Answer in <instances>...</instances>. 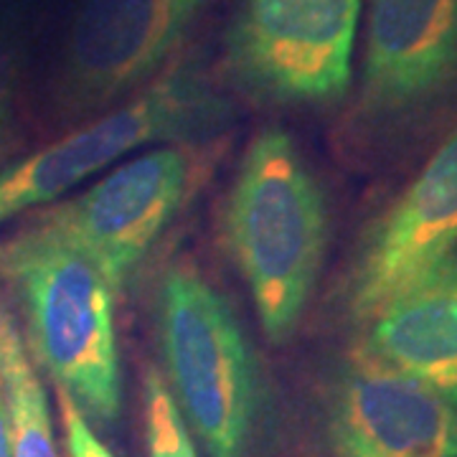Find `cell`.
Listing matches in <instances>:
<instances>
[{"instance_id": "9", "label": "cell", "mask_w": 457, "mask_h": 457, "mask_svg": "<svg viewBox=\"0 0 457 457\" xmlns=\"http://www.w3.org/2000/svg\"><path fill=\"white\" fill-rule=\"evenodd\" d=\"M457 249V128L414 179L361 228L333 290V311L356 333L394 295Z\"/></svg>"}, {"instance_id": "2", "label": "cell", "mask_w": 457, "mask_h": 457, "mask_svg": "<svg viewBox=\"0 0 457 457\" xmlns=\"http://www.w3.org/2000/svg\"><path fill=\"white\" fill-rule=\"evenodd\" d=\"M457 128V0H369L363 54L338 143L392 168Z\"/></svg>"}, {"instance_id": "14", "label": "cell", "mask_w": 457, "mask_h": 457, "mask_svg": "<svg viewBox=\"0 0 457 457\" xmlns=\"http://www.w3.org/2000/svg\"><path fill=\"white\" fill-rule=\"evenodd\" d=\"M18 84H21V49L16 33L0 18V168L16 143Z\"/></svg>"}, {"instance_id": "11", "label": "cell", "mask_w": 457, "mask_h": 457, "mask_svg": "<svg viewBox=\"0 0 457 457\" xmlns=\"http://www.w3.org/2000/svg\"><path fill=\"white\" fill-rule=\"evenodd\" d=\"M351 343L457 409V249L351 333Z\"/></svg>"}, {"instance_id": "3", "label": "cell", "mask_w": 457, "mask_h": 457, "mask_svg": "<svg viewBox=\"0 0 457 457\" xmlns=\"http://www.w3.org/2000/svg\"><path fill=\"white\" fill-rule=\"evenodd\" d=\"M163 381L209 457H254L267 417L257 348L224 290L194 262L165 267L153 295Z\"/></svg>"}, {"instance_id": "10", "label": "cell", "mask_w": 457, "mask_h": 457, "mask_svg": "<svg viewBox=\"0 0 457 457\" xmlns=\"http://www.w3.org/2000/svg\"><path fill=\"white\" fill-rule=\"evenodd\" d=\"M209 0H79L66 33L59 102L92 120L158 79Z\"/></svg>"}, {"instance_id": "12", "label": "cell", "mask_w": 457, "mask_h": 457, "mask_svg": "<svg viewBox=\"0 0 457 457\" xmlns=\"http://www.w3.org/2000/svg\"><path fill=\"white\" fill-rule=\"evenodd\" d=\"M0 386L8 407L13 457H62L38 369L13 315L0 305Z\"/></svg>"}, {"instance_id": "17", "label": "cell", "mask_w": 457, "mask_h": 457, "mask_svg": "<svg viewBox=\"0 0 457 457\" xmlns=\"http://www.w3.org/2000/svg\"><path fill=\"white\" fill-rule=\"evenodd\" d=\"M0 3H5V0H0Z\"/></svg>"}, {"instance_id": "7", "label": "cell", "mask_w": 457, "mask_h": 457, "mask_svg": "<svg viewBox=\"0 0 457 457\" xmlns=\"http://www.w3.org/2000/svg\"><path fill=\"white\" fill-rule=\"evenodd\" d=\"M363 0H239L224 33L227 79L267 110H328L353 87Z\"/></svg>"}, {"instance_id": "1", "label": "cell", "mask_w": 457, "mask_h": 457, "mask_svg": "<svg viewBox=\"0 0 457 457\" xmlns=\"http://www.w3.org/2000/svg\"><path fill=\"white\" fill-rule=\"evenodd\" d=\"M219 231L264 338L290 343L326 267L330 212L323 183L285 128L267 125L249 140L221 204Z\"/></svg>"}, {"instance_id": "8", "label": "cell", "mask_w": 457, "mask_h": 457, "mask_svg": "<svg viewBox=\"0 0 457 457\" xmlns=\"http://www.w3.org/2000/svg\"><path fill=\"white\" fill-rule=\"evenodd\" d=\"M318 457H457V409L348 343L311 394Z\"/></svg>"}, {"instance_id": "13", "label": "cell", "mask_w": 457, "mask_h": 457, "mask_svg": "<svg viewBox=\"0 0 457 457\" xmlns=\"http://www.w3.org/2000/svg\"><path fill=\"white\" fill-rule=\"evenodd\" d=\"M145 396L147 450L150 457H198L196 442L180 417L173 396L165 386L163 374L150 369L143 384Z\"/></svg>"}, {"instance_id": "5", "label": "cell", "mask_w": 457, "mask_h": 457, "mask_svg": "<svg viewBox=\"0 0 457 457\" xmlns=\"http://www.w3.org/2000/svg\"><path fill=\"white\" fill-rule=\"evenodd\" d=\"M231 104L196 62H173L158 79L62 140L0 168V228L79 191L135 153L165 143H209Z\"/></svg>"}, {"instance_id": "15", "label": "cell", "mask_w": 457, "mask_h": 457, "mask_svg": "<svg viewBox=\"0 0 457 457\" xmlns=\"http://www.w3.org/2000/svg\"><path fill=\"white\" fill-rule=\"evenodd\" d=\"M56 404H59V417H62L64 445L69 457H117L102 442L97 429L89 425V420L79 411V407L62 389H56Z\"/></svg>"}, {"instance_id": "16", "label": "cell", "mask_w": 457, "mask_h": 457, "mask_svg": "<svg viewBox=\"0 0 457 457\" xmlns=\"http://www.w3.org/2000/svg\"><path fill=\"white\" fill-rule=\"evenodd\" d=\"M0 457H13L11 453V425H8V407L0 386Z\"/></svg>"}, {"instance_id": "4", "label": "cell", "mask_w": 457, "mask_h": 457, "mask_svg": "<svg viewBox=\"0 0 457 457\" xmlns=\"http://www.w3.org/2000/svg\"><path fill=\"white\" fill-rule=\"evenodd\" d=\"M0 287L13 295L36 369L79 407L92 427L122 411L117 293L95 264L64 246L11 231L0 239Z\"/></svg>"}, {"instance_id": "6", "label": "cell", "mask_w": 457, "mask_h": 457, "mask_svg": "<svg viewBox=\"0 0 457 457\" xmlns=\"http://www.w3.org/2000/svg\"><path fill=\"white\" fill-rule=\"evenodd\" d=\"M209 143L145 147L79 191L23 216L16 231L77 252L122 295L206 179L213 161Z\"/></svg>"}]
</instances>
